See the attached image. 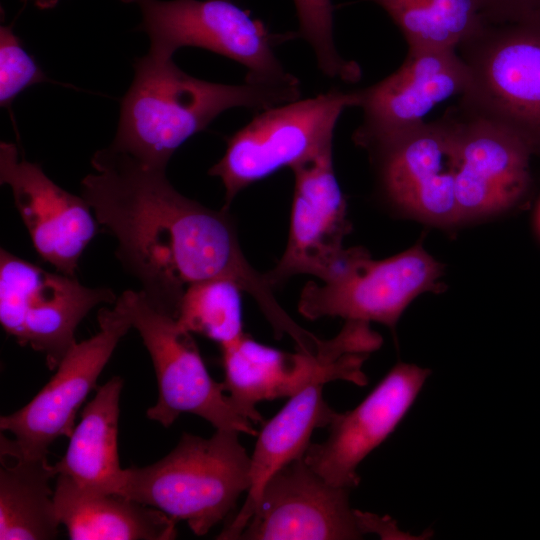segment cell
Segmentation results:
<instances>
[{
	"label": "cell",
	"mask_w": 540,
	"mask_h": 540,
	"mask_svg": "<svg viewBox=\"0 0 540 540\" xmlns=\"http://www.w3.org/2000/svg\"><path fill=\"white\" fill-rule=\"evenodd\" d=\"M457 146L455 194L461 221L516 206L531 184L530 148L515 134L464 113L454 118Z\"/></svg>",
	"instance_id": "cell-17"
},
{
	"label": "cell",
	"mask_w": 540,
	"mask_h": 540,
	"mask_svg": "<svg viewBox=\"0 0 540 540\" xmlns=\"http://www.w3.org/2000/svg\"><path fill=\"white\" fill-rule=\"evenodd\" d=\"M251 456L235 430L216 429L210 438L183 433L159 461L125 469L119 494L154 507L194 534L205 535L235 507L251 485Z\"/></svg>",
	"instance_id": "cell-3"
},
{
	"label": "cell",
	"mask_w": 540,
	"mask_h": 540,
	"mask_svg": "<svg viewBox=\"0 0 540 540\" xmlns=\"http://www.w3.org/2000/svg\"><path fill=\"white\" fill-rule=\"evenodd\" d=\"M240 287L227 279H208L188 285L177 322L189 331L217 342L220 347L239 339L242 323Z\"/></svg>",
	"instance_id": "cell-24"
},
{
	"label": "cell",
	"mask_w": 540,
	"mask_h": 540,
	"mask_svg": "<svg viewBox=\"0 0 540 540\" xmlns=\"http://www.w3.org/2000/svg\"><path fill=\"white\" fill-rule=\"evenodd\" d=\"M0 182L11 188L40 257L56 271L75 276L82 253L98 231L86 200L54 183L39 164L21 157L14 143H0Z\"/></svg>",
	"instance_id": "cell-16"
},
{
	"label": "cell",
	"mask_w": 540,
	"mask_h": 540,
	"mask_svg": "<svg viewBox=\"0 0 540 540\" xmlns=\"http://www.w3.org/2000/svg\"><path fill=\"white\" fill-rule=\"evenodd\" d=\"M382 337L370 323L348 320L341 331L316 353L282 351L244 333L221 346L225 392L235 410L251 422H263L257 403L292 397L315 383L344 380L364 386L362 367Z\"/></svg>",
	"instance_id": "cell-4"
},
{
	"label": "cell",
	"mask_w": 540,
	"mask_h": 540,
	"mask_svg": "<svg viewBox=\"0 0 540 540\" xmlns=\"http://www.w3.org/2000/svg\"><path fill=\"white\" fill-rule=\"evenodd\" d=\"M468 71L456 49L408 47L403 64L372 86L358 90L363 121L354 134L364 147L419 125L440 102L462 95Z\"/></svg>",
	"instance_id": "cell-18"
},
{
	"label": "cell",
	"mask_w": 540,
	"mask_h": 540,
	"mask_svg": "<svg viewBox=\"0 0 540 540\" xmlns=\"http://www.w3.org/2000/svg\"><path fill=\"white\" fill-rule=\"evenodd\" d=\"M396 24L408 47L456 49L487 23L478 0H366Z\"/></svg>",
	"instance_id": "cell-23"
},
{
	"label": "cell",
	"mask_w": 540,
	"mask_h": 540,
	"mask_svg": "<svg viewBox=\"0 0 540 540\" xmlns=\"http://www.w3.org/2000/svg\"><path fill=\"white\" fill-rule=\"evenodd\" d=\"M0 539L50 540L60 522L50 481L57 476L47 457H1Z\"/></svg>",
	"instance_id": "cell-22"
},
{
	"label": "cell",
	"mask_w": 540,
	"mask_h": 540,
	"mask_svg": "<svg viewBox=\"0 0 540 540\" xmlns=\"http://www.w3.org/2000/svg\"><path fill=\"white\" fill-rule=\"evenodd\" d=\"M121 1L139 7L140 30L149 37L152 56L172 58L181 47H198L243 65L246 82L300 85L275 55V45L286 36L271 33L233 0Z\"/></svg>",
	"instance_id": "cell-6"
},
{
	"label": "cell",
	"mask_w": 540,
	"mask_h": 540,
	"mask_svg": "<svg viewBox=\"0 0 540 540\" xmlns=\"http://www.w3.org/2000/svg\"><path fill=\"white\" fill-rule=\"evenodd\" d=\"M133 66L134 78L122 99L111 146L159 169H166L174 152L224 111L259 112L301 96L300 85L208 82L185 73L172 58L150 54Z\"/></svg>",
	"instance_id": "cell-2"
},
{
	"label": "cell",
	"mask_w": 540,
	"mask_h": 540,
	"mask_svg": "<svg viewBox=\"0 0 540 540\" xmlns=\"http://www.w3.org/2000/svg\"><path fill=\"white\" fill-rule=\"evenodd\" d=\"M430 373L415 364L397 363L355 408L336 413L327 439L309 445L305 462L331 485L356 488L359 464L393 433Z\"/></svg>",
	"instance_id": "cell-15"
},
{
	"label": "cell",
	"mask_w": 540,
	"mask_h": 540,
	"mask_svg": "<svg viewBox=\"0 0 540 540\" xmlns=\"http://www.w3.org/2000/svg\"><path fill=\"white\" fill-rule=\"evenodd\" d=\"M107 287L90 288L75 276L49 272L7 250H0V322L22 346L44 354L56 369L77 343L75 331L99 304H115Z\"/></svg>",
	"instance_id": "cell-9"
},
{
	"label": "cell",
	"mask_w": 540,
	"mask_h": 540,
	"mask_svg": "<svg viewBox=\"0 0 540 540\" xmlns=\"http://www.w3.org/2000/svg\"><path fill=\"white\" fill-rule=\"evenodd\" d=\"M457 52L469 78L463 112L507 129L540 156V17L487 22Z\"/></svg>",
	"instance_id": "cell-5"
},
{
	"label": "cell",
	"mask_w": 540,
	"mask_h": 540,
	"mask_svg": "<svg viewBox=\"0 0 540 540\" xmlns=\"http://www.w3.org/2000/svg\"><path fill=\"white\" fill-rule=\"evenodd\" d=\"M54 505L61 525L73 540H169L176 522L164 512L118 493L80 488L56 476Z\"/></svg>",
	"instance_id": "cell-20"
},
{
	"label": "cell",
	"mask_w": 540,
	"mask_h": 540,
	"mask_svg": "<svg viewBox=\"0 0 540 540\" xmlns=\"http://www.w3.org/2000/svg\"><path fill=\"white\" fill-rule=\"evenodd\" d=\"M536 226H537L538 232L540 234V201H539L537 209H536Z\"/></svg>",
	"instance_id": "cell-29"
},
{
	"label": "cell",
	"mask_w": 540,
	"mask_h": 540,
	"mask_svg": "<svg viewBox=\"0 0 540 540\" xmlns=\"http://www.w3.org/2000/svg\"><path fill=\"white\" fill-rule=\"evenodd\" d=\"M286 249L276 266L265 272L276 288L307 274L328 281L344 272L363 248H343L351 231L347 206L333 165V146L298 163Z\"/></svg>",
	"instance_id": "cell-14"
},
{
	"label": "cell",
	"mask_w": 540,
	"mask_h": 540,
	"mask_svg": "<svg viewBox=\"0 0 540 540\" xmlns=\"http://www.w3.org/2000/svg\"><path fill=\"white\" fill-rule=\"evenodd\" d=\"M299 23V36L312 48L319 70L329 78L356 82L359 65L343 58L334 41L331 0H293Z\"/></svg>",
	"instance_id": "cell-25"
},
{
	"label": "cell",
	"mask_w": 540,
	"mask_h": 540,
	"mask_svg": "<svg viewBox=\"0 0 540 540\" xmlns=\"http://www.w3.org/2000/svg\"><path fill=\"white\" fill-rule=\"evenodd\" d=\"M31 1L39 9H51L54 8L59 0H24V2Z\"/></svg>",
	"instance_id": "cell-28"
},
{
	"label": "cell",
	"mask_w": 540,
	"mask_h": 540,
	"mask_svg": "<svg viewBox=\"0 0 540 540\" xmlns=\"http://www.w3.org/2000/svg\"><path fill=\"white\" fill-rule=\"evenodd\" d=\"M323 386L315 383L290 397L264 424L251 456V485L245 502L217 539H238L270 477L289 462L304 457L313 431L330 425L337 412L323 399Z\"/></svg>",
	"instance_id": "cell-19"
},
{
	"label": "cell",
	"mask_w": 540,
	"mask_h": 540,
	"mask_svg": "<svg viewBox=\"0 0 540 540\" xmlns=\"http://www.w3.org/2000/svg\"><path fill=\"white\" fill-rule=\"evenodd\" d=\"M487 22L508 23L540 17V0H478Z\"/></svg>",
	"instance_id": "cell-27"
},
{
	"label": "cell",
	"mask_w": 540,
	"mask_h": 540,
	"mask_svg": "<svg viewBox=\"0 0 540 540\" xmlns=\"http://www.w3.org/2000/svg\"><path fill=\"white\" fill-rule=\"evenodd\" d=\"M350 489L328 483L297 458L264 485L238 540H353L383 535L387 520L351 507Z\"/></svg>",
	"instance_id": "cell-11"
},
{
	"label": "cell",
	"mask_w": 540,
	"mask_h": 540,
	"mask_svg": "<svg viewBox=\"0 0 540 540\" xmlns=\"http://www.w3.org/2000/svg\"><path fill=\"white\" fill-rule=\"evenodd\" d=\"M45 73L24 49L12 26L0 28V104L9 107L26 88L47 81Z\"/></svg>",
	"instance_id": "cell-26"
},
{
	"label": "cell",
	"mask_w": 540,
	"mask_h": 540,
	"mask_svg": "<svg viewBox=\"0 0 540 540\" xmlns=\"http://www.w3.org/2000/svg\"><path fill=\"white\" fill-rule=\"evenodd\" d=\"M364 148L374 159L382 192L395 206L439 226L462 222L455 194L454 117L423 122Z\"/></svg>",
	"instance_id": "cell-12"
},
{
	"label": "cell",
	"mask_w": 540,
	"mask_h": 540,
	"mask_svg": "<svg viewBox=\"0 0 540 540\" xmlns=\"http://www.w3.org/2000/svg\"><path fill=\"white\" fill-rule=\"evenodd\" d=\"M123 380L112 377L96 392L81 413L63 457L53 464L57 475L80 488L120 493L125 479L118 455V420Z\"/></svg>",
	"instance_id": "cell-21"
},
{
	"label": "cell",
	"mask_w": 540,
	"mask_h": 540,
	"mask_svg": "<svg viewBox=\"0 0 540 540\" xmlns=\"http://www.w3.org/2000/svg\"><path fill=\"white\" fill-rule=\"evenodd\" d=\"M443 269L421 241L383 260H372L368 253L334 279L306 283L298 311L310 320L341 317L345 321L378 322L394 331L400 316L418 295L445 289L438 282Z\"/></svg>",
	"instance_id": "cell-13"
},
{
	"label": "cell",
	"mask_w": 540,
	"mask_h": 540,
	"mask_svg": "<svg viewBox=\"0 0 540 540\" xmlns=\"http://www.w3.org/2000/svg\"><path fill=\"white\" fill-rule=\"evenodd\" d=\"M359 103L358 90L331 89L259 111L227 139L225 153L208 171L224 186L223 209L251 184L332 147L341 114Z\"/></svg>",
	"instance_id": "cell-7"
},
{
	"label": "cell",
	"mask_w": 540,
	"mask_h": 540,
	"mask_svg": "<svg viewBox=\"0 0 540 540\" xmlns=\"http://www.w3.org/2000/svg\"><path fill=\"white\" fill-rule=\"evenodd\" d=\"M99 331L76 343L61 360L50 381L24 407L0 418L1 457H47L59 437H70L78 409L96 387L120 339L132 328L131 320L116 301L98 312Z\"/></svg>",
	"instance_id": "cell-10"
},
{
	"label": "cell",
	"mask_w": 540,
	"mask_h": 540,
	"mask_svg": "<svg viewBox=\"0 0 540 540\" xmlns=\"http://www.w3.org/2000/svg\"><path fill=\"white\" fill-rule=\"evenodd\" d=\"M91 164L95 173L82 179L81 196L116 238V257L152 307L177 319L186 287L208 279L233 281L259 306L273 300L266 274L245 258L227 210L182 195L166 169L111 145L95 152Z\"/></svg>",
	"instance_id": "cell-1"
},
{
	"label": "cell",
	"mask_w": 540,
	"mask_h": 540,
	"mask_svg": "<svg viewBox=\"0 0 540 540\" xmlns=\"http://www.w3.org/2000/svg\"><path fill=\"white\" fill-rule=\"evenodd\" d=\"M117 301L128 314L150 354L158 398L146 415L169 427L182 413L208 421L216 429L258 435L224 392L222 382L208 373L192 333L177 319L152 307L141 291L127 290Z\"/></svg>",
	"instance_id": "cell-8"
}]
</instances>
